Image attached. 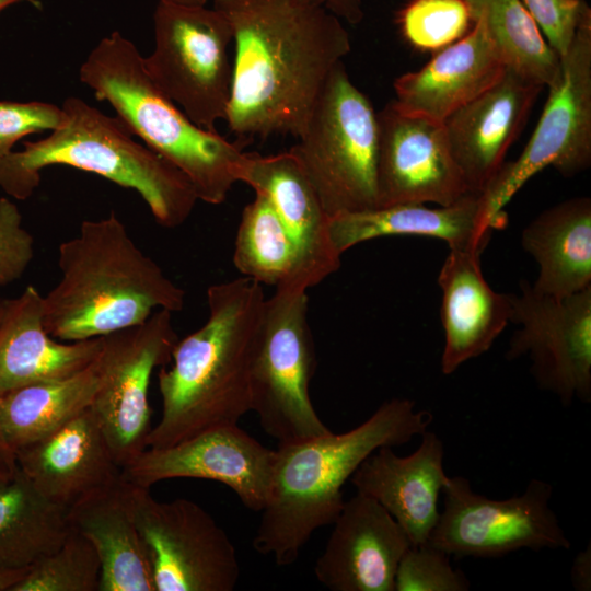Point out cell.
<instances>
[{"instance_id":"obj_40","label":"cell","mask_w":591,"mask_h":591,"mask_svg":"<svg viewBox=\"0 0 591 591\" xmlns=\"http://www.w3.org/2000/svg\"><path fill=\"white\" fill-rule=\"evenodd\" d=\"M30 567L0 566V591H13L25 577Z\"/></svg>"},{"instance_id":"obj_15","label":"cell","mask_w":591,"mask_h":591,"mask_svg":"<svg viewBox=\"0 0 591 591\" xmlns=\"http://www.w3.org/2000/svg\"><path fill=\"white\" fill-rule=\"evenodd\" d=\"M275 450L239 427L204 430L164 448H147L121 470V478L150 488L172 478H199L228 486L250 510L260 512L270 485Z\"/></svg>"},{"instance_id":"obj_32","label":"cell","mask_w":591,"mask_h":591,"mask_svg":"<svg viewBox=\"0 0 591 591\" xmlns=\"http://www.w3.org/2000/svg\"><path fill=\"white\" fill-rule=\"evenodd\" d=\"M101 564L93 545L72 530L33 564L13 591H99Z\"/></svg>"},{"instance_id":"obj_31","label":"cell","mask_w":591,"mask_h":591,"mask_svg":"<svg viewBox=\"0 0 591 591\" xmlns=\"http://www.w3.org/2000/svg\"><path fill=\"white\" fill-rule=\"evenodd\" d=\"M255 194L242 211L233 264L243 277L262 286H289L299 265L296 244L268 199Z\"/></svg>"},{"instance_id":"obj_37","label":"cell","mask_w":591,"mask_h":591,"mask_svg":"<svg viewBox=\"0 0 591 591\" xmlns=\"http://www.w3.org/2000/svg\"><path fill=\"white\" fill-rule=\"evenodd\" d=\"M34 257V239L23 227L18 206L0 198V286L19 279Z\"/></svg>"},{"instance_id":"obj_1","label":"cell","mask_w":591,"mask_h":591,"mask_svg":"<svg viewBox=\"0 0 591 591\" xmlns=\"http://www.w3.org/2000/svg\"><path fill=\"white\" fill-rule=\"evenodd\" d=\"M235 56L225 121L237 139H297L332 70L351 49L341 20L315 0H215Z\"/></svg>"},{"instance_id":"obj_14","label":"cell","mask_w":591,"mask_h":591,"mask_svg":"<svg viewBox=\"0 0 591 591\" xmlns=\"http://www.w3.org/2000/svg\"><path fill=\"white\" fill-rule=\"evenodd\" d=\"M513 294L518 325L507 359L528 355L531 371L564 405L591 401V287L564 298L542 294L523 281Z\"/></svg>"},{"instance_id":"obj_9","label":"cell","mask_w":591,"mask_h":591,"mask_svg":"<svg viewBox=\"0 0 591 591\" xmlns=\"http://www.w3.org/2000/svg\"><path fill=\"white\" fill-rule=\"evenodd\" d=\"M153 25L154 49L143 57L149 77L192 121L217 132L231 97L230 22L213 8L159 2Z\"/></svg>"},{"instance_id":"obj_29","label":"cell","mask_w":591,"mask_h":591,"mask_svg":"<svg viewBox=\"0 0 591 591\" xmlns=\"http://www.w3.org/2000/svg\"><path fill=\"white\" fill-rule=\"evenodd\" d=\"M67 510L16 466L0 488V566L30 567L58 548L71 531Z\"/></svg>"},{"instance_id":"obj_44","label":"cell","mask_w":591,"mask_h":591,"mask_svg":"<svg viewBox=\"0 0 591 591\" xmlns=\"http://www.w3.org/2000/svg\"><path fill=\"white\" fill-rule=\"evenodd\" d=\"M20 1H31L33 3L36 2L35 0H0V12L7 7L14 4L16 2H20Z\"/></svg>"},{"instance_id":"obj_7","label":"cell","mask_w":591,"mask_h":591,"mask_svg":"<svg viewBox=\"0 0 591 591\" xmlns=\"http://www.w3.org/2000/svg\"><path fill=\"white\" fill-rule=\"evenodd\" d=\"M290 148L329 218L378 207L379 121L344 62L329 73Z\"/></svg>"},{"instance_id":"obj_23","label":"cell","mask_w":591,"mask_h":591,"mask_svg":"<svg viewBox=\"0 0 591 591\" xmlns=\"http://www.w3.org/2000/svg\"><path fill=\"white\" fill-rule=\"evenodd\" d=\"M480 254L449 248L438 275L444 333L441 371L445 375L486 352L511 322L513 294L497 292L488 285Z\"/></svg>"},{"instance_id":"obj_5","label":"cell","mask_w":591,"mask_h":591,"mask_svg":"<svg viewBox=\"0 0 591 591\" xmlns=\"http://www.w3.org/2000/svg\"><path fill=\"white\" fill-rule=\"evenodd\" d=\"M82 83L107 102L127 128L193 184L198 200L222 204L237 182L246 141L231 142L192 121L149 77L132 42L115 31L102 38L80 67Z\"/></svg>"},{"instance_id":"obj_8","label":"cell","mask_w":591,"mask_h":591,"mask_svg":"<svg viewBox=\"0 0 591 591\" xmlns=\"http://www.w3.org/2000/svg\"><path fill=\"white\" fill-rule=\"evenodd\" d=\"M308 290L275 288L265 300L251 372V412L279 443L332 431L310 397L316 354L308 318Z\"/></svg>"},{"instance_id":"obj_34","label":"cell","mask_w":591,"mask_h":591,"mask_svg":"<svg viewBox=\"0 0 591 591\" xmlns=\"http://www.w3.org/2000/svg\"><path fill=\"white\" fill-rule=\"evenodd\" d=\"M61 120V107L50 103L0 101V187L9 196L25 199L12 162L14 144L25 136L53 131Z\"/></svg>"},{"instance_id":"obj_30","label":"cell","mask_w":591,"mask_h":591,"mask_svg":"<svg viewBox=\"0 0 591 591\" xmlns=\"http://www.w3.org/2000/svg\"><path fill=\"white\" fill-rule=\"evenodd\" d=\"M473 21H483L506 68L542 86L556 78L560 58L521 0H465Z\"/></svg>"},{"instance_id":"obj_38","label":"cell","mask_w":591,"mask_h":591,"mask_svg":"<svg viewBox=\"0 0 591 591\" xmlns=\"http://www.w3.org/2000/svg\"><path fill=\"white\" fill-rule=\"evenodd\" d=\"M332 13L350 24H358L363 19V0H315Z\"/></svg>"},{"instance_id":"obj_35","label":"cell","mask_w":591,"mask_h":591,"mask_svg":"<svg viewBox=\"0 0 591 591\" xmlns=\"http://www.w3.org/2000/svg\"><path fill=\"white\" fill-rule=\"evenodd\" d=\"M450 557L428 542L410 545L398 563L394 591H467L470 580Z\"/></svg>"},{"instance_id":"obj_2","label":"cell","mask_w":591,"mask_h":591,"mask_svg":"<svg viewBox=\"0 0 591 591\" xmlns=\"http://www.w3.org/2000/svg\"><path fill=\"white\" fill-rule=\"evenodd\" d=\"M265 300L263 286L245 277L207 289L206 322L178 339L171 367L159 372L161 417L147 448L237 424L251 412V372Z\"/></svg>"},{"instance_id":"obj_20","label":"cell","mask_w":591,"mask_h":591,"mask_svg":"<svg viewBox=\"0 0 591 591\" xmlns=\"http://www.w3.org/2000/svg\"><path fill=\"white\" fill-rule=\"evenodd\" d=\"M420 436V444L409 455L399 456L393 447H381L350 477L357 493L376 500L414 546L428 542L440 513L439 496L449 478L441 439L428 429Z\"/></svg>"},{"instance_id":"obj_41","label":"cell","mask_w":591,"mask_h":591,"mask_svg":"<svg viewBox=\"0 0 591 591\" xmlns=\"http://www.w3.org/2000/svg\"><path fill=\"white\" fill-rule=\"evenodd\" d=\"M0 465L13 471L16 467L14 457L8 452L0 439Z\"/></svg>"},{"instance_id":"obj_17","label":"cell","mask_w":591,"mask_h":591,"mask_svg":"<svg viewBox=\"0 0 591 591\" xmlns=\"http://www.w3.org/2000/svg\"><path fill=\"white\" fill-rule=\"evenodd\" d=\"M314 565L332 591H394L398 563L412 545L396 520L373 498L356 493L332 523Z\"/></svg>"},{"instance_id":"obj_24","label":"cell","mask_w":591,"mask_h":591,"mask_svg":"<svg viewBox=\"0 0 591 591\" xmlns=\"http://www.w3.org/2000/svg\"><path fill=\"white\" fill-rule=\"evenodd\" d=\"M331 242L341 256L347 250L382 236L412 235L444 241L449 248L483 252L499 227L482 194L468 193L448 206L401 204L329 218Z\"/></svg>"},{"instance_id":"obj_36","label":"cell","mask_w":591,"mask_h":591,"mask_svg":"<svg viewBox=\"0 0 591 591\" xmlns=\"http://www.w3.org/2000/svg\"><path fill=\"white\" fill-rule=\"evenodd\" d=\"M521 1L559 58L569 49L578 28L591 20V9L586 0Z\"/></svg>"},{"instance_id":"obj_19","label":"cell","mask_w":591,"mask_h":591,"mask_svg":"<svg viewBox=\"0 0 591 591\" xmlns=\"http://www.w3.org/2000/svg\"><path fill=\"white\" fill-rule=\"evenodd\" d=\"M543 88L506 68L496 83L445 118L452 155L471 193L482 194L493 183Z\"/></svg>"},{"instance_id":"obj_45","label":"cell","mask_w":591,"mask_h":591,"mask_svg":"<svg viewBox=\"0 0 591 591\" xmlns=\"http://www.w3.org/2000/svg\"><path fill=\"white\" fill-rule=\"evenodd\" d=\"M10 299H0V322L7 311Z\"/></svg>"},{"instance_id":"obj_4","label":"cell","mask_w":591,"mask_h":591,"mask_svg":"<svg viewBox=\"0 0 591 591\" xmlns=\"http://www.w3.org/2000/svg\"><path fill=\"white\" fill-rule=\"evenodd\" d=\"M59 282L43 296L44 324L61 341L103 337L184 308L185 292L114 215L85 220L58 248Z\"/></svg>"},{"instance_id":"obj_6","label":"cell","mask_w":591,"mask_h":591,"mask_svg":"<svg viewBox=\"0 0 591 591\" xmlns=\"http://www.w3.org/2000/svg\"><path fill=\"white\" fill-rule=\"evenodd\" d=\"M62 120L49 136L25 141L13 162L24 179L40 183V170L67 165L94 173L141 196L164 228L182 225L198 197L175 165L134 139L118 117H109L79 97L63 101Z\"/></svg>"},{"instance_id":"obj_33","label":"cell","mask_w":591,"mask_h":591,"mask_svg":"<svg viewBox=\"0 0 591 591\" xmlns=\"http://www.w3.org/2000/svg\"><path fill=\"white\" fill-rule=\"evenodd\" d=\"M404 38L421 50H440L462 38L473 19L465 0H409L398 12Z\"/></svg>"},{"instance_id":"obj_22","label":"cell","mask_w":591,"mask_h":591,"mask_svg":"<svg viewBox=\"0 0 591 591\" xmlns=\"http://www.w3.org/2000/svg\"><path fill=\"white\" fill-rule=\"evenodd\" d=\"M505 70L499 51L477 19L462 38L438 50L421 69L394 80L393 104L402 112L443 123L496 83Z\"/></svg>"},{"instance_id":"obj_21","label":"cell","mask_w":591,"mask_h":591,"mask_svg":"<svg viewBox=\"0 0 591 591\" xmlns=\"http://www.w3.org/2000/svg\"><path fill=\"white\" fill-rule=\"evenodd\" d=\"M14 460L39 493L66 508L121 478V467L91 407L18 450Z\"/></svg>"},{"instance_id":"obj_16","label":"cell","mask_w":591,"mask_h":591,"mask_svg":"<svg viewBox=\"0 0 591 591\" xmlns=\"http://www.w3.org/2000/svg\"><path fill=\"white\" fill-rule=\"evenodd\" d=\"M378 207L448 206L471 193L452 155L443 123L399 111L378 112Z\"/></svg>"},{"instance_id":"obj_42","label":"cell","mask_w":591,"mask_h":591,"mask_svg":"<svg viewBox=\"0 0 591 591\" xmlns=\"http://www.w3.org/2000/svg\"><path fill=\"white\" fill-rule=\"evenodd\" d=\"M159 2L182 7H204L207 0H159Z\"/></svg>"},{"instance_id":"obj_28","label":"cell","mask_w":591,"mask_h":591,"mask_svg":"<svg viewBox=\"0 0 591 591\" xmlns=\"http://www.w3.org/2000/svg\"><path fill=\"white\" fill-rule=\"evenodd\" d=\"M97 358V357H96ZM96 359L61 380L42 382L0 396V439L14 457L21 448L56 430L89 408L97 386Z\"/></svg>"},{"instance_id":"obj_11","label":"cell","mask_w":591,"mask_h":591,"mask_svg":"<svg viewBox=\"0 0 591 591\" xmlns=\"http://www.w3.org/2000/svg\"><path fill=\"white\" fill-rule=\"evenodd\" d=\"M124 482L155 591L235 589L240 579L235 546L204 508L183 498L159 501L150 488Z\"/></svg>"},{"instance_id":"obj_26","label":"cell","mask_w":591,"mask_h":591,"mask_svg":"<svg viewBox=\"0 0 591 591\" xmlns=\"http://www.w3.org/2000/svg\"><path fill=\"white\" fill-rule=\"evenodd\" d=\"M67 517L70 528L83 535L99 556V591H155L123 478L76 500Z\"/></svg>"},{"instance_id":"obj_43","label":"cell","mask_w":591,"mask_h":591,"mask_svg":"<svg viewBox=\"0 0 591 591\" xmlns=\"http://www.w3.org/2000/svg\"><path fill=\"white\" fill-rule=\"evenodd\" d=\"M15 468L11 471L0 465V488L10 479Z\"/></svg>"},{"instance_id":"obj_12","label":"cell","mask_w":591,"mask_h":591,"mask_svg":"<svg viewBox=\"0 0 591 591\" xmlns=\"http://www.w3.org/2000/svg\"><path fill=\"white\" fill-rule=\"evenodd\" d=\"M442 493L443 509L428 543L450 556L500 557L521 548L571 546L549 507L553 487L545 480L532 479L520 496L497 500L455 476Z\"/></svg>"},{"instance_id":"obj_39","label":"cell","mask_w":591,"mask_h":591,"mask_svg":"<svg viewBox=\"0 0 591 591\" xmlns=\"http://www.w3.org/2000/svg\"><path fill=\"white\" fill-rule=\"evenodd\" d=\"M571 581L576 590L589 591L591 589V549L577 554L571 568Z\"/></svg>"},{"instance_id":"obj_25","label":"cell","mask_w":591,"mask_h":591,"mask_svg":"<svg viewBox=\"0 0 591 591\" xmlns=\"http://www.w3.org/2000/svg\"><path fill=\"white\" fill-rule=\"evenodd\" d=\"M102 337L61 341L44 324L43 296L27 286L10 299L0 322V396L31 384L69 378L99 356Z\"/></svg>"},{"instance_id":"obj_10","label":"cell","mask_w":591,"mask_h":591,"mask_svg":"<svg viewBox=\"0 0 591 591\" xmlns=\"http://www.w3.org/2000/svg\"><path fill=\"white\" fill-rule=\"evenodd\" d=\"M548 95L537 125L523 151L482 193L491 220L507 224L505 206L545 167L566 177L591 164V20L586 21L560 57L559 70L547 86Z\"/></svg>"},{"instance_id":"obj_13","label":"cell","mask_w":591,"mask_h":591,"mask_svg":"<svg viewBox=\"0 0 591 591\" xmlns=\"http://www.w3.org/2000/svg\"><path fill=\"white\" fill-rule=\"evenodd\" d=\"M172 314L158 310L140 325L102 337L90 407L121 470L147 449L152 429L150 380L155 368L171 362L178 341Z\"/></svg>"},{"instance_id":"obj_3","label":"cell","mask_w":591,"mask_h":591,"mask_svg":"<svg viewBox=\"0 0 591 591\" xmlns=\"http://www.w3.org/2000/svg\"><path fill=\"white\" fill-rule=\"evenodd\" d=\"M432 419L414 401L392 398L346 432L279 443L252 541L254 549L273 556L279 566L296 563L312 534L332 524L340 512L343 486L359 465L381 447H396L420 436Z\"/></svg>"},{"instance_id":"obj_27","label":"cell","mask_w":591,"mask_h":591,"mask_svg":"<svg viewBox=\"0 0 591 591\" xmlns=\"http://www.w3.org/2000/svg\"><path fill=\"white\" fill-rule=\"evenodd\" d=\"M521 244L538 265L535 291L564 298L591 287V199L544 210L523 229Z\"/></svg>"},{"instance_id":"obj_18","label":"cell","mask_w":591,"mask_h":591,"mask_svg":"<svg viewBox=\"0 0 591 591\" xmlns=\"http://www.w3.org/2000/svg\"><path fill=\"white\" fill-rule=\"evenodd\" d=\"M236 179L268 199L296 244L299 265L289 286L309 290L340 267L341 256L331 242L329 217L290 150L274 155L244 152Z\"/></svg>"}]
</instances>
